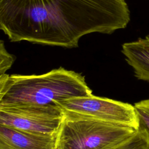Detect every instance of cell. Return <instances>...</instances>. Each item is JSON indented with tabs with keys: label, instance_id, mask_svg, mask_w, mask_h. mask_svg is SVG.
I'll use <instances>...</instances> for the list:
<instances>
[{
	"label": "cell",
	"instance_id": "obj_2",
	"mask_svg": "<svg viewBox=\"0 0 149 149\" xmlns=\"http://www.w3.org/2000/svg\"><path fill=\"white\" fill-rule=\"evenodd\" d=\"M91 94L84 76L62 67L38 75H0V106L56 105Z\"/></svg>",
	"mask_w": 149,
	"mask_h": 149
},
{
	"label": "cell",
	"instance_id": "obj_9",
	"mask_svg": "<svg viewBox=\"0 0 149 149\" xmlns=\"http://www.w3.org/2000/svg\"><path fill=\"white\" fill-rule=\"evenodd\" d=\"M134 106L139 116L140 125L144 127L149 134V98L137 102Z\"/></svg>",
	"mask_w": 149,
	"mask_h": 149
},
{
	"label": "cell",
	"instance_id": "obj_10",
	"mask_svg": "<svg viewBox=\"0 0 149 149\" xmlns=\"http://www.w3.org/2000/svg\"><path fill=\"white\" fill-rule=\"evenodd\" d=\"M15 56L9 53L5 48L3 40L0 41V75L10 68L15 61Z\"/></svg>",
	"mask_w": 149,
	"mask_h": 149
},
{
	"label": "cell",
	"instance_id": "obj_3",
	"mask_svg": "<svg viewBox=\"0 0 149 149\" xmlns=\"http://www.w3.org/2000/svg\"><path fill=\"white\" fill-rule=\"evenodd\" d=\"M137 129L64 114L57 134L56 149H112Z\"/></svg>",
	"mask_w": 149,
	"mask_h": 149
},
{
	"label": "cell",
	"instance_id": "obj_6",
	"mask_svg": "<svg viewBox=\"0 0 149 149\" xmlns=\"http://www.w3.org/2000/svg\"><path fill=\"white\" fill-rule=\"evenodd\" d=\"M57 134L44 136L0 125V149H56Z\"/></svg>",
	"mask_w": 149,
	"mask_h": 149
},
{
	"label": "cell",
	"instance_id": "obj_5",
	"mask_svg": "<svg viewBox=\"0 0 149 149\" xmlns=\"http://www.w3.org/2000/svg\"><path fill=\"white\" fill-rule=\"evenodd\" d=\"M63 118L57 105L0 106V125L37 134L56 135Z\"/></svg>",
	"mask_w": 149,
	"mask_h": 149
},
{
	"label": "cell",
	"instance_id": "obj_7",
	"mask_svg": "<svg viewBox=\"0 0 149 149\" xmlns=\"http://www.w3.org/2000/svg\"><path fill=\"white\" fill-rule=\"evenodd\" d=\"M121 51L132 68L134 76L138 80L149 82V35L123 44Z\"/></svg>",
	"mask_w": 149,
	"mask_h": 149
},
{
	"label": "cell",
	"instance_id": "obj_4",
	"mask_svg": "<svg viewBox=\"0 0 149 149\" xmlns=\"http://www.w3.org/2000/svg\"><path fill=\"white\" fill-rule=\"evenodd\" d=\"M66 115L91 119L137 129L140 122L134 105L93 94L56 104Z\"/></svg>",
	"mask_w": 149,
	"mask_h": 149
},
{
	"label": "cell",
	"instance_id": "obj_1",
	"mask_svg": "<svg viewBox=\"0 0 149 149\" xmlns=\"http://www.w3.org/2000/svg\"><path fill=\"white\" fill-rule=\"evenodd\" d=\"M125 0H0V29L11 42L76 48L92 33L126 27Z\"/></svg>",
	"mask_w": 149,
	"mask_h": 149
},
{
	"label": "cell",
	"instance_id": "obj_8",
	"mask_svg": "<svg viewBox=\"0 0 149 149\" xmlns=\"http://www.w3.org/2000/svg\"><path fill=\"white\" fill-rule=\"evenodd\" d=\"M112 149H149V134L139 125L134 134Z\"/></svg>",
	"mask_w": 149,
	"mask_h": 149
}]
</instances>
